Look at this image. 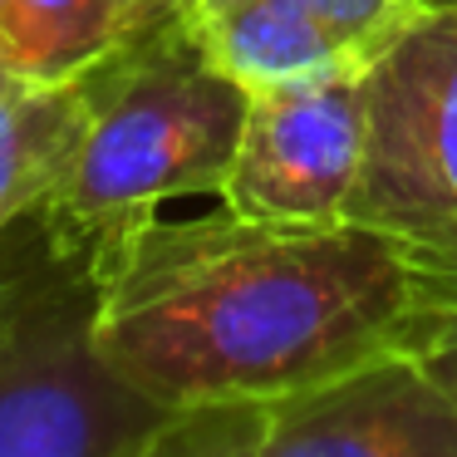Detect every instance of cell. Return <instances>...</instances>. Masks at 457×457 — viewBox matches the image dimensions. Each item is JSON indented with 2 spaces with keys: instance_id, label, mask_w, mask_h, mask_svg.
Returning <instances> with one entry per match:
<instances>
[{
  "instance_id": "cell-3",
  "label": "cell",
  "mask_w": 457,
  "mask_h": 457,
  "mask_svg": "<svg viewBox=\"0 0 457 457\" xmlns=\"http://www.w3.org/2000/svg\"><path fill=\"white\" fill-rule=\"evenodd\" d=\"M172 413L104 364L79 256L0 270V457H129Z\"/></svg>"
},
{
  "instance_id": "cell-6",
  "label": "cell",
  "mask_w": 457,
  "mask_h": 457,
  "mask_svg": "<svg viewBox=\"0 0 457 457\" xmlns=\"http://www.w3.org/2000/svg\"><path fill=\"white\" fill-rule=\"evenodd\" d=\"M256 457H457V403L398 349L261 403Z\"/></svg>"
},
{
  "instance_id": "cell-5",
  "label": "cell",
  "mask_w": 457,
  "mask_h": 457,
  "mask_svg": "<svg viewBox=\"0 0 457 457\" xmlns=\"http://www.w3.org/2000/svg\"><path fill=\"white\" fill-rule=\"evenodd\" d=\"M364 162V94L359 70H325L256 89L221 207L261 221H335L345 217Z\"/></svg>"
},
{
  "instance_id": "cell-4",
  "label": "cell",
  "mask_w": 457,
  "mask_h": 457,
  "mask_svg": "<svg viewBox=\"0 0 457 457\" xmlns=\"http://www.w3.org/2000/svg\"><path fill=\"white\" fill-rule=\"evenodd\" d=\"M364 162L345 217L398 241L457 237V0H433L359 70Z\"/></svg>"
},
{
  "instance_id": "cell-2",
  "label": "cell",
  "mask_w": 457,
  "mask_h": 457,
  "mask_svg": "<svg viewBox=\"0 0 457 457\" xmlns=\"http://www.w3.org/2000/svg\"><path fill=\"white\" fill-rule=\"evenodd\" d=\"M74 148L30 217L54 256L84 261L123 221L172 197L221 192L251 94L202 54L187 15L119 45L74 79Z\"/></svg>"
},
{
  "instance_id": "cell-13",
  "label": "cell",
  "mask_w": 457,
  "mask_h": 457,
  "mask_svg": "<svg viewBox=\"0 0 457 457\" xmlns=\"http://www.w3.org/2000/svg\"><path fill=\"white\" fill-rule=\"evenodd\" d=\"M153 5H158L162 15H182V11H187V0H153Z\"/></svg>"
},
{
  "instance_id": "cell-8",
  "label": "cell",
  "mask_w": 457,
  "mask_h": 457,
  "mask_svg": "<svg viewBox=\"0 0 457 457\" xmlns=\"http://www.w3.org/2000/svg\"><path fill=\"white\" fill-rule=\"evenodd\" d=\"M158 21L153 0H0V64L25 89H60Z\"/></svg>"
},
{
  "instance_id": "cell-7",
  "label": "cell",
  "mask_w": 457,
  "mask_h": 457,
  "mask_svg": "<svg viewBox=\"0 0 457 457\" xmlns=\"http://www.w3.org/2000/svg\"><path fill=\"white\" fill-rule=\"evenodd\" d=\"M187 25L202 54L246 94L310 79L325 70H364L339 35L280 0H187Z\"/></svg>"
},
{
  "instance_id": "cell-1",
  "label": "cell",
  "mask_w": 457,
  "mask_h": 457,
  "mask_svg": "<svg viewBox=\"0 0 457 457\" xmlns=\"http://www.w3.org/2000/svg\"><path fill=\"white\" fill-rule=\"evenodd\" d=\"M104 364L162 408L270 403L394 345L413 270L364 221H123L84 256Z\"/></svg>"
},
{
  "instance_id": "cell-9",
  "label": "cell",
  "mask_w": 457,
  "mask_h": 457,
  "mask_svg": "<svg viewBox=\"0 0 457 457\" xmlns=\"http://www.w3.org/2000/svg\"><path fill=\"white\" fill-rule=\"evenodd\" d=\"M79 133V94L74 84L60 89H25L15 109L0 119V237L15 221L35 217L45 192L54 187L64 158Z\"/></svg>"
},
{
  "instance_id": "cell-12",
  "label": "cell",
  "mask_w": 457,
  "mask_h": 457,
  "mask_svg": "<svg viewBox=\"0 0 457 457\" xmlns=\"http://www.w3.org/2000/svg\"><path fill=\"white\" fill-rule=\"evenodd\" d=\"M280 5H290V11L310 15L315 25H325L329 35H339V40L354 50L359 64H369L388 40H398L433 0H280Z\"/></svg>"
},
{
  "instance_id": "cell-10",
  "label": "cell",
  "mask_w": 457,
  "mask_h": 457,
  "mask_svg": "<svg viewBox=\"0 0 457 457\" xmlns=\"http://www.w3.org/2000/svg\"><path fill=\"white\" fill-rule=\"evenodd\" d=\"M261 403H202L178 408L129 457H256Z\"/></svg>"
},
{
  "instance_id": "cell-11",
  "label": "cell",
  "mask_w": 457,
  "mask_h": 457,
  "mask_svg": "<svg viewBox=\"0 0 457 457\" xmlns=\"http://www.w3.org/2000/svg\"><path fill=\"white\" fill-rule=\"evenodd\" d=\"M388 349L408 354L457 403V286L453 280H413V305H408Z\"/></svg>"
}]
</instances>
